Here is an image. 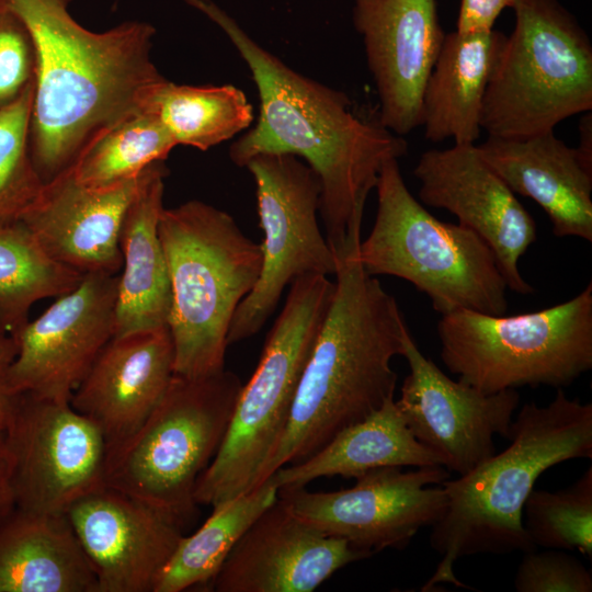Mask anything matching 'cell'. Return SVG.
Returning <instances> with one entry per match:
<instances>
[{"mask_svg":"<svg viewBox=\"0 0 592 592\" xmlns=\"http://www.w3.org/2000/svg\"><path fill=\"white\" fill-rule=\"evenodd\" d=\"M505 37L493 29L445 34L421 99L425 139L475 144L479 138L485 93Z\"/></svg>","mask_w":592,"mask_h":592,"instance_id":"cell-24","label":"cell"},{"mask_svg":"<svg viewBox=\"0 0 592 592\" xmlns=\"http://www.w3.org/2000/svg\"><path fill=\"white\" fill-rule=\"evenodd\" d=\"M244 167L255 183L264 234L262 267L255 286L235 311L228 345L258 333L295 278L337 271V258L318 225L321 185L316 172L289 153H260Z\"/></svg>","mask_w":592,"mask_h":592,"instance_id":"cell-11","label":"cell"},{"mask_svg":"<svg viewBox=\"0 0 592 592\" xmlns=\"http://www.w3.org/2000/svg\"><path fill=\"white\" fill-rule=\"evenodd\" d=\"M0 592H98L66 514L14 508L0 519Z\"/></svg>","mask_w":592,"mask_h":592,"instance_id":"cell-25","label":"cell"},{"mask_svg":"<svg viewBox=\"0 0 592 592\" xmlns=\"http://www.w3.org/2000/svg\"><path fill=\"white\" fill-rule=\"evenodd\" d=\"M515 24L489 80L488 137L524 139L592 110V44L558 0H514Z\"/></svg>","mask_w":592,"mask_h":592,"instance_id":"cell-8","label":"cell"},{"mask_svg":"<svg viewBox=\"0 0 592 592\" xmlns=\"http://www.w3.org/2000/svg\"><path fill=\"white\" fill-rule=\"evenodd\" d=\"M144 171L110 186L90 187L68 167L44 184L20 220L64 265L82 274H119L121 228Z\"/></svg>","mask_w":592,"mask_h":592,"instance_id":"cell-20","label":"cell"},{"mask_svg":"<svg viewBox=\"0 0 592 592\" xmlns=\"http://www.w3.org/2000/svg\"><path fill=\"white\" fill-rule=\"evenodd\" d=\"M419 200L445 209L475 231L493 251L508 289L528 295L521 257L536 241V223L516 194L488 166L475 144H455L420 155L413 169Z\"/></svg>","mask_w":592,"mask_h":592,"instance_id":"cell-16","label":"cell"},{"mask_svg":"<svg viewBox=\"0 0 592 592\" xmlns=\"http://www.w3.org/2000/svg\"><path fill=\"white\" fill-rule=\"evenodd\" d=\"M522 523L537 548L578 551L591 559L592 467L565 489H533L523 506Z\"/></svg>","mask_w":592,"mask_h":592,"instance_id":"cell-31","label":"cell"},{"mask_svg":"<svg viewBox=\"0 0 592 592\" xmlns=\"http://www.w3.org/2000/svg\"><path fill=\"white\" fill-rule=\"evenodd\" d=\"M401 356L410 372L396 403L415 440L457 476L493 456L496 436L510 435L520 405L516 389L485 394L452 379L423 355L410 331Z\"/></svg>","mask_w":592,"mask_h":592,"instance_id":"cell-15","label":"cell"},{"mask_svg":"<svg viewBox=\"0 0 592 592\" xmlns=\"http://www.w3.org/2000/svg\"><path fill=\"white\" fill-rule=\"evenodd\" d=\"M173 374L174 348L168 326L113 337L70 403L99 428L109 449L143 425Z\"/></svg>","mask_w":592,"mask_h":592,"instance_id":"cell-21","label":"cell"},{"mask_svg":"<svg viewBox=\"0 0 592 592\" xmlns=\"http://www.w3.org/2000/svg\"><path fill=\"white\" fill-rule=\"evenodd\" d=\"M436 331L446 368L485 394L563 388L592 368V282L573 298L533 312L442 315Z\"/></svg>","mask_w":592,"mask_h":592,"instance_id":"cell-9","label":"cell"},{"mask_svg":"<svg viewBox=\"0 0 592 592\" xmlns=\"http://www.w3.org/2000/svg\"><path fill=\"white\" fill-rule=\"evenodd\" d=\"M34 90L0 110V225L20 220L44 186L30 152Z\"/></svg>","mask_w":592,"mask_h":592,"instance_id":"cell-32","label":"cell"},{"mask_svg":"<svg viewBox=\"0 0 592 592\" xmlns=\"http://www.w3.org/2000/svg\"><path fill=\"white\" fill-rule=\"evenodd\" d=\"M353 23L377 90L378 118L403 137L420 126L423 89L445 37L436 1L354 0Z\"/></svg>","mask_w":592,"mask_h":592,"instance_id":"cell-18","label":"cell"},{"mask_svg":"<svg viewBox=\"0 0 592 592\" xmlns=\"http://www.w3.org/2000/svg\"><path fill=\"white\" fill-rule=\"evenodd\" d=\"M167 174L163 161L148 166L124 216L114 337L168 326L171 286L158 230Z\"/></svg>","mask_w":592,"mask_h":592,"instance_id":"cell-23","label":"cell"},{"mask_svg":"<svg viewBox=\"0 0 592 592\" xmlns=\"http://www.w3.org/2000/svg\"><path fill=\"white\" fill-rule=\"evenodd\" d=\"M175 146L156 115L136 110L95 133L69 168L86 186H110L163 161Z\"/></svg>","mask_w":592,"mask_h":592,"instance_id":"cell-30","label":"cell"},{"mask_svg":"<svg viewBox=\"0 0 592 592\" xmlns=\"http://www.w3.org/2000/svg\"><path fill=\"white\" fill-rule=\"evenodd\" d=\"M514 0H460L456 31L460 33L482 32L493 25L506 8H512Z\"/></svg>","mask_w":592,"mask_h":592,"instance_id":"cell-35","label":"cell"},{"mask_svg":"<svg viewBox=\"0 0 592 592\" xmlns=\"http://www.w3.org/2000/svg\"><path fill=\"white\" fill-rule=\"evenodd\" d=\"M581 159L592 167V114L585 112L579 123V144L576 147Z\"/></svg>","mask_w":592,"mask_h":592,"instance_id":"cell-38","label":"cell"},{"mask_svg":"<svg viewBox=\"0 0 592 592\" xmlns=\"http://www.w3.org/2000/svg\"><path fill=\"white\" fill-rule=\"evenodd\" d=\"M158 230L171 286L174 374H217L225 369L235 311L261 273L260 243L228 213L197 200L163 208Z\"/></svg>","mask_w":592,"mask_h":592,"instance_id":"cell-5","label":"cell"},{"mask_svg":"<svg viewBox=\"0 0 592 592\" xmlns=\"http://www.w3.org/2000/svg\"><path fill=\"white\" fill-rule=\"evenodd\" d=\"M448 478L443 466L380 467L356 477L351 488L311 492L304 487L280 490L278 497L310 526L371 556L402 549L420 530L433 526L446 511L441 483Z\"/></svg>","mask_w":592,"mask_h":592,"instance_id":"cell-13","label":"cell"},{"mask_svg":"<svg viewBox=\"0 0 592 592\" xmlns=\"http://www.w3.org/2000/svg\"><path fill=\"white\" fill-rule=\"evenodd\" d=\"M241 388L226 369L203 378L173 374L143 425L107 449L105 485L187 522L197 480L226 436Z\"/></svg>","mask_w":592,"mask_h":592,"instance_id":"cell-10","label":"cell"},{"mask_svg":"<svg viewBox=\"0 0 592 592\" xmlns=\"http://www.w3.org/2000/svg\"><path fill=\"white\" fill-rule=\"evenodd\" d=\"M353 250L337 258L333 299L263 482L394 398L398 375L391 360L402 355L409 329L396 298L364 271Z\"/></svg>","mask_w":592,"mask_h":592,"instance_id":"cell-3","label":"cell"},{"mask_svg":"<svg viewBox=\"0 0 592 592\" xmlns=\"http://www.w3.org/2000/svg\"><path fill=\"white\" fill-rule=\"evenodd\" d=\"M517 592H591L592 574L567 550L524 553L514 577Z\"/></svg>","mask_w":592,"mask_h":592,"instance_id":"cell-34","label":"cell"},{"mask_svg":"<svg viewBox=\"0 0 592 592\" xmlns=\"http://www.w3.org/2000/svg\"><path fill=\"white\" fill-rule=\"evenodd\" d=\"M442 466L409 430L395 398L346 426L305 459L276 469L269 478L277 490L306 487L321 477L356 478L380 467Z\"/></svg>","mask_w":592,"mask_h":592,"instance_id":"cell-26","label":"cell"},{"mask_svg":"<svg viewBox=\"0 0 592 592\" xmlns=\"http://www.w3.org/2000/svg\"><path fill=\"white\" fill-rule=\"evenodd\" d=\"M515 193L536 202L556 237L592 242V167L554 130L524 139L488 137L477 145Z\"/></svg>","mask_w":592,"mask_h":592,"instance_id":"cell-22","label":"cell"},{"mask_svg":"<svg viewBox=\"0 0 592 592\" xmlns=\"http://www.w3.org/2000/svg\"><path fill=\"white\" fill-rule=\"evenodd\" d=\"M334 291L335 282L321 274L291 283L259 364L242 385L226 436L197 480L196 504L216 506L263 483Z\"/></svg>","mask_w":592,"mask_h":592,"instance_id":"cell-7","label":"cell"},{"mask_svg":"<svg viewBox=\"0 0 592 592\" xmlns=\"http://www.w3.org/2000/svg\"><path fill=\"white\" fill-rule=\"evenodd\" d=\"M137 110L156 115L177 145L207 150L248 128L252 106L232 84L186 86L166 78L140 92Z\"/></svg>","mask_w":592,"mask_h":592,"instance_id":"cell-27","label":"cell"},{"mask_svg":"<svg viewBox=\"0 0 592 592\" xmlns=\"http://www.w3.org/2000/svg\"><path fill=\"white\" fill-rule=\"evenodd\" d=\"M277 498L278 490L267 478L253 490L213 506L195 533L182 536L152 592H182L209 584L236 543Z\"/></svg>","mask_w":592,"mask_h":592,"instance_id":"cell-28","label":"cell"},{"mask_svg":"<svg viewBox=\"0 0 592 592\" xmlns=\"http://www.w3.org/2000/svg\"><path fill=\"white\" fill-rule=\"evenodd\" d=\"M367 557L307 524L278 497L236 543L209 587L216 592H311Z\"/></svg>","mask_w":592,"mask_h":592,"instance_id":"cell-19","label":"cell"},{"mask_svg":"<svg viewBox=\"0 0 592 592\" xmlns=\"http://www.w3.org/2000/svg\"><path fill=\"white\" fill-rule=\"evenodd\" d=\"M98 592H152L183 536L173 514L103 486L66 512Z\"/></svg>","mask_w":592,"mask_h":592,"instance_id":"cell-17","label":"cell"},{"mask_svg":"<svg viewBox=\"0 0 592 592\" xmlns=\"http://www.w3.org/2000/svg\"><path fill=\"white\" fill-rule=\"evenodd\" d=\"M0 2L25 22L35 44L30 152L45 184L95 133L136 111L140 92L164 79L151 60L156 29L126 21L92 32L71 16V0Z\"/></svg>","mask_w":592,"mask_h":592,"instance_id":"cell-2","label":"cell"},{"mask_svg":"<svg viewBox=\"0 0 592 592\" xmlns=\"http://www.w3.org/2000/svg\"><path fill=\"white\" fill-rule=\"evenodd\" d=\"M15 508L11 487L10 457L0 431V519L5 516Z\"/></svg>","mask_w":592,"mask_h":592,"instance_id":"cell-37","label":"cell"},{"mask_svg":"<svg viewBox=\"0 0 592 592\" xmlns=\"http://www.w3.org/2000/svg\"><path fill=\"white\" fill-rule=\"evenodd\" d=\"M118 274L88 273L72 291L14 337L7 373L11 395L70 401L95 358L114 337Z\"/></svg>","mask_w":592,"mask_h":592,"instance_id":"cell-14","label":"cell"},{"mask_svg":"<svg viewBox=\"0 0 592 592\" xmlns=\"http://www.w3.org/2000/svg\"><path fill=\"white\" fill-rule=\"evenodd\" d=\"M184 1L223 30L258 88V121L231 145V161L244 167L260 153L304 159L320 181L319 214L335 258L356 248L367 197L384 164L407 153L406 139L378 117L356 115L344 92L288 67L212 0Z\"/></svg>","mask_w":592,"mask_h":592,"instance_id":"cell-1","label":"cell"},{"mask_svg":"<svg viewBox=\"0 0 592 592\" xmlns=\"http://www.w3.org/2000/svg\"><path fill=\"white\" fill-rule=\"evenodd\" d=\"M2 433L15 508L66 514L105 486L104 436L70 401L13 395Z\"/></svg>","mask_w":592,"mask_h":592,"instance_id":"cell-12","label":"cell"},{"mask_svg":"<svg viewBox=\"0 0 592 592\" xmlns=\"http://www.w3.org/2000/svg\"><path fill=\"white\" fill-rule=\"evenodd\" d=\"M36 50L25 22L0 2V110L35 81Z\"/></svg>","mask_w":592,"mask_h":592,"instance_id":"cell-33","label":"cell"},{"mask_svg":"<svg viewBox=\"0 0 592 592\" xmlns=\"http://www.w3.org/2000/svg\"><path fill=\"white\" fill-rule=\"evenodd\" d=\"M83 276L52 258L21 220L0 225V331L14 337L34 303L72 291Z\"/></svg>","mask_w":592,"mask_h":592,"instance_id":"cell-29","label":"cell"},{"mask_svg":"<svg viewBox=\"0 0 592 592\" xmlns=\"http://www.w3.org/2000/svg\"><path fill=\"white\" fill-rule=\"evenodd\" d=\"M510 445L466 475L445 480L443 516L431 526L430 546L442 557L422 592L441 583L466 588L455 572L464 557L527 553L522 511L538 477L560 463L592 458V403L558 388L546 406L524 403L513 419Z\"/></svg>","mask_w":592,"mask_h":592,"instance_id":"cell-4","label":"cell"},{"mask_svg":"<svg viewBox=\"0 0 592 592\" xmlns=\"http://www.w3.org/2000/svg\"><path fill=\"white\" fill-rule=\"evenodd\" d=\"M16 351L18 348L14 339L0 331V431L3 430L13 398V395L9 392L7 387V373L16 355Z\"/></svg>","mask_w":592,"mask_h":592,"instance_id":"cell-36","label":"cell"},{"mask_svg":"<svg viewBox=\"0 0 592 592\" xmlns=\"http://www.w3.org/2000/svg\"><path fill=\"white\" fill-rule=\"evenodd\" d=\"M375 189L373 228L353 250L367 274L408 281L441 316L506 312L508 285L493 251L471 229L429 213L410 193L398 159L384 164Z\"/></svg>","mask_w":592,"mask_h":592,"instance_id":"cell-6","label":"cell"}]
</instances>
